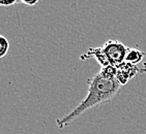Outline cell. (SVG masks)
I'll use <instances>...</instances> for the list:
<instances>
[{
	"mask_svg": "<svg viewBox=\"0 0 146 134\" xmlns=\"http://www.w3.org/2000/svg\"><path fill=\"white\" fill-rule=\"evenodd\" d=\"M87 85V95L70 114L56 121L58 128L63 129L88 109L113 100L119 94L122 86L116 78L112 66L101 68L96 74L88 78Z\"/></svg>",
	"mask_w": 146,
	"mask_h": 134,
	"instance_id": "1",
	"label": "cell"
},
{
	"mask_svg": "<svg viewBox=\"0 0 146 134\" xmlns=\"http://www.w3.org/2000/svg\"><path fill=\"white\" fill-rule=\"evenodd\" d=\"M129 47L119 40L109 39L98 48H92L83 54L80 59L85 61L87 59L94 58L102 68L108 66L115 67L125 62V57L129 52Z\"/></svg>",
	"mask_w": 146,
	"mask_h": 134,
	"instance_id": "2",
	"label": "cell"
},
{
	"mask_svg": "<svg viewBox=\"0 0 146 134\" xmlns=\"http://www.w3.org/2000/svg\"><path fill=\"white\" fill-rule=\"evenodd\" d=\"M113 67V66H112ZM114 68V72H115L116 78H117L119 83L122 86L127 85L134 76L141 72H146V67L144 68H139L138 65L131 64L129 62H123L117 66L113 67Z\"/></svg>",
	"mask_w": 146,
	"mask_h": 134,
	"instance_id": "3",
	"label": "cell"
},
{
	"mask_svg": "<svg viewBox=\"0 0 146 134\" xmlns=\"http://www.w3.org/2000/svg\"><path fill=\"white\" fill-rule=\"evenodd\" d=\"M9 50V42L5 36L0 34V58L6 56V54Z\"/></svg>",
	"mask_w": 146,
	"mask_h": 134,
	"instance_id": "4",
	"label": "cell"
},
{
	"mask_svg": "<svg viewBox=\"0 0 146 134\" xmlns=\"http://www.w3.org/2000/svg\"><path fill=\"white\" fill-rule=\"evenodd\" d=\"M19 0H0V6H11L15 5Z\"/></svg>",
	"mask_w": 146,
	"mask_h": 134,
	"instance_id": "5",
	"label": "cell"
},
{
	"mask_svg": "<svg viewBox=\"0 0 146 134\" xmlns=\"http://www.w3.org/2000/svg\"><path fill=\"white\" fill-rule=\"evenodd\" d=\"M23 4H25V5H28V6H33V5H36L37 3H38L39 0H19Z\"/></svg>",
	"mask_w": 146,
	"mask_h": 134,
	"instance_id": "6",
	"label": "cell"
}]
</instances>
